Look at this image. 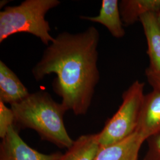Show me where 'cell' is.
<instances>
[{
  "mask_svg": "<svg viewBox=\"0 0 160 160\" xmlns=\"http://www.w3.org/2000/svg\"><path fill=\"white\" fill-rule=\"evenodd\" d=\"M143 88V82L136 81L123 93L119 108L97 133L101 147L119 142L137 130L145 97Z\"/></svg>",
  "mask_w": 160,
  "mask_h": 160,
  "instance_id": "277c9868",
  "label": "cell"
},
{
  "mask_svg": "<svg viewBox=\"0 0 160 160\" xmlns=\"http://www.w3.org/2000/svg\"><path fill=\"white\" fill-rule=\"evenodd\" d=\"M139 21L142 25L148 43V54L150 61L148 68L160 72V28L155 13H147L140 18Z\"/></svg>",
  "mask_w": 160,
  "mask_h": 160,
  "instance_id": "30bf717a",
  "label": "cell"
},
{
  "mask_svg": "<svg viewBox=\"0 0 160 160\" xmlns=\"http://www.w3.org/2000/svg\"><path fill=\"white\" fill-rule=\"evenodd\" d=\"M123 23L129 26L139 21L143 15L160 10V0H123L119 5Z\"/></svg>",
  "mask_w": 160,
  "mask_h": 160,
  "instance_id": "7c38bea8",
  "label": "cell"
},
{
  "mask_svg": "<svg viewBox=\"0 0 160 160\" xmlns=\"http://www.w3.org/2000/svg\"><path fill=\"white\" fill-rule=\"evenodd\" d=\"M148 150L143 160H160V133L147 139Z\"/></svg>",
  "mask_w": 160,
  "mask_h": 160,
  "instance_id": "5bb4252c",
  "label": "cell"
},
{
  "mask_svg": "<svg viewBox=\"0 0 160 160\" xmlns=\"http://www.w3.org/2000/svg\"><path fill=\"white\" fill-rule=\"evenodd\" d=\"M80 18L104 26L114 38H121L125 34L118 0H103L98 16H81Z\"/></svg>",
  "mask_w": 160,
  "mask_h": 160,
  "instance_id": "9c48e42d",
  "label": "cell"
},
{
  "mask_svg": "<svg viewBox=\"0 0 160 160\" xmlns=\"http://www.w3.org/2000/svg\"><path fill=\"white\" fill-rule=\"evenodd\" d=\"M60 152L43 154L30 147L19 135L14 125L10 126L0 144V160H57Z\"/></svg>",
  "mask_w": 160,
  "mask_h": 160,
  "instance_id": "5b68a950",
  "label": "cell"
},
{
  "mask_svg": "<svg viewBox=\"0 0 160 160\" xmlns=\"http://www.w3.org/2000/svg\"><path fill=\"white\" fill-rule=\"evenodd\" d=\"M99 38L98 31L92 26L76 34L62 32L47 47L32 71L36 81L47 75H57L53 90L62 98L67 111L75 115L87 113L100 79Z\"/></svg>",
  "mask_w": 160,
  "mask_h": 160,
  "instance_id": "6da1fadb",
  "label": "cell"
},
{
  "mask_svg": "<svg viewBox=\"0 0 160 160\" xmlns=\"http://www.w3.org/2000/svg\"><path fill=\"white\" fill-rule=\"evenodd\" d=\"M147 140L160 133V92L153 90L145 96L137 130Z\"/></svg>",
  "mask_w": 160,
  "mask_h": 160,
  "instance_id": "52a82bcc",
  "label": "cell"
},
{
  "mask_svg": "<svg viewBox=\"0 0 160 160\" xmlns=\"http://www.w3.org/2000/svg\"><path fill=\"white\" fill-rule=\"evenodd\" d=\"M59 4L58 0H26L18 6L6 7L0 12V43L15 33H28L49 46L55 38L45 16Z\"/></svg>",
  "mask_w": 160,
  "mask_h": 160,
  "instance_id": "3957f363",
  "label": "cell"
},
{
  "mask_svg": "<svg viewBox=\"0 0 160 160\" xmlns=\"http://www.w3.org/2000/svg\"><path fill=\"white\" fill-rule=\"evenodd\" d=\"M14 114L11 108H7L5 103L0 102V137H6L10 126L14 125Z\"/></svg>",
  "mask_w": 160,
  "mask_h": 160,
  "instance_id": "4fadbf2b",
  "label": "cell"
},
{
  "mask_svg": "<svg viewBox=\"0 0 160 160\" xmlns=\"http://www.w3.org/2000/svg\"><path fill=\"white\" fill-rule=\"evenodd\" d=\"M155 15H156V18H157V23H158V26L160 28V10L157 12V13H155Z\"/></svg>",
  "mask_w": 160,
  "mask_h": 160,
  "instance_id": "2e32d148",
  "label": "cell"
},
{
  "mask_svg": "<svg viewBox=\"0 0 160 160\" xmlns=\"http://www.w3.org/2000/svg\"><path fill=\"white\" fill-rule=\"evenodd\" d=\"M145 138L137 131L125 139L99 149L94 160H138Z\"/></svg>",
  "mask_w": 160,
  "mask_h": 160,
  "instance_id": "8992f818",
  "label": "cell"
},
{
  "mask_svg": "<svg viewBox=\"0 0 160 160\" xmlns=\"http://www.w3.org/2000/svg\"><path fill=\"white\" fill-rule=\"evenodd\" d=\"M149 83L152 86L154 90L160 92V72H155L149 68H147L145 71Z\"/></svg>",
  "mask_w": 160,
  "mask_h": 160,
  "instance_id": "9a60e30c",
  "label": "cell"
},
{
  "mask_svg": "<svg viewBox=\"0 0 160 160\" xmlns=\"http://www.w3.org/2000/svg\"><path fill=\"white\" fill-rule=\"evenodd\" d=\"M100 147L98 133L82 135L57 160H94Z\"/></svg>",
  "mask_w": 160,
  "mask_h": 160,
  "instance_id": "8fae6325",
  "label": "cell"
},
{
  "mask_svg": "<svg viewBox=\"0 0 160 160\" xmlns=\"http://www.w3.org/2000/svg\"><path fill=\"white\" fill-rule=\"evenodd\" d=\"M10 106L14 114V126L18 131L34 130L42 140L60 148H68L74 142L64 124L63 117L67 110L48 92L30 93L23 101Z\"/></svg>",
  "mask_w": 160,
  "mask_h": 160,
  "instance_id": "7a4b0ae2",
  "label": "cell"
},
{
  "mask_svg": "<svg viewBox=\"0 0 160 160\" xmlns=\"http://www.w3.org/2000/svg\"><path fill=\"white\" fill-rule=\"evenodd\" d=\"M30 94L17 75L0 61V102L12 105L23 101Z\"/></svg>",
  "mask_w": 160,
  "mask_h": 160,
  "instance_id": "ba28073f",
  "label": "cell"
}]
</instances>
